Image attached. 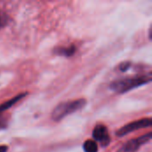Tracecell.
<instances>
[{"label":"cell","mask_w":152,"mask_h":152,"mask_svg":"<svg viewBox=\"0 0 152 152\" xmlns=\"http://www.w3.org/2000/svg\"><path fill=\"white\" fill-rule=\"evenodd\" d=\"M151 72L150 71L142 75L116 79L110 84V88L117 94H125L134 88L151 83Z\"/></svg>","instance_id":"obj_1"},{"label":"cell","mask_w":152,"mask_h":152,"mask_svg":"<svg viewBox=\"0 0 152 152\" xmlns=\"http://www.w3.org/2000/svg\"><path fill=\"white\" fill-rule=\"evenodd\" d=\"M86 105V101L85 99H77L73 101H68L58 104L52 112V119L54 121H60L65 117L77 112V110L83 109Z\"/></svg>","instance_id":"obj_2"},{"label":"cell","mask_w":152,"mask_h":152,"mask_svg":"<svg viewBox=\"0 0 152 152\" xmlns=\"http://www.w3.org/2000/svg\"><path fill=\"white\" fill-rule=\"evenodd\" d=\"M152 125L151 118H142L139 120H135L134 122H131L124 126H122L121 128H119L117 132H116V135L118 137H123L126 136V134L135 132L137 130L142 129V128H147V127H151Z\"/></svg>","instance_id":"obj_3"},{"label":"cell","mask_w":152,"mask_h":152,"mask_svg":"<svg viewBox=\"0 0 152 152\" xmlns=\"http://www.w3.org/2000/svg\"><path fill=\"white\" fill-rule=\"evenodd\" d=\"M152 137V133L150 132L146 134H143L138 138L132 139L126 142L118 152H138L142 146L147 144Z\"/></svg>","instance_id":"obj_4"},{"label":"cell","mask_w":152,"mask_h":152,"mask_svg":"<svg viewBox=\"0 0 152 152\" xmlns=\"http://www.w3.org/2000/svg\"><path fill=\"white\" fill-rule=\"evenodd\" d=\"M93 138L94 141L96 142H100L102 147L106 148L110 143V136L109 134L108 127L103 124H98L94 126L93 130Z\"/></svg>","instance_id":"obj_5"},{"label":"cell","mask_w":152,"mask_h":152,"mask_svg":"<svg viewBox=\"0 0 152 152\" xmlns=\"http://www.w3.org/2000/svg\"><path fill=\"white\" fill-rule=\"evenodd\" d=\"M27 94H28L27 92H25V93H20V94H19L18 95L14 96L13 98H12V99H10V100L4 102V103L0 104V115H1L3 112L6 111L7 110L11 109L15 103H17L19 101H20V100H21L22 98H24L25 96H27Z\"/></svg>","instance_id":"obj_6"},{"label":"cell","mask_w":152,"mask_h":152,"mask_svg":"<svg viewBox=\"0 0 152 152\" xmlns=\"http://www.w3.org/2000/svg\"><path fill=\"white\" fill-rule=\"evenodd\" d=\"M76 45H70L69 46H59L53 49V53L57 55L64 56V57H71L76 53Z\"/></svg>","instance_id":"obj_7"},{"label":"cell","mask_w":152,"mask_h":152,"mask_svg":"<svg viewBox=\"0 0 152 152\" xmlns=\"http://www.w3.org/2000/svg\"><path fill=\"white\" fill-rule=\"evenodd\" d=\"M83 149L85 152H98V144L94 140H87L84 142Z\"/></svg>","instance_id":"obj_8"},{"label":"cell","mask_w":152,"mask_h":152,"mask_svg":"<svg viewBox=\"0 0 152 152\" xmlns=\"http://www.w3.org/2000/svg\"><path fill=\"white\" fill-rule=\"evenodd\" d=\"M131 65H132V63H131L130 61H125V62H122V63L119 65L118 69H119V70H120V71L125 72V71H126L127 69H130Z\"/></svg>","instance_id":"obj_9"},{"label":"cell","mask_w":152,"mask_h":152,"mask_svg":"<svg viewBox=\"0 0 152 152\" xmlns=\"http://www.w3.org/2000/svg\"><path fill=\"white\" fill-rule=\"evenodd\" d=\"M7 17H6V15H4V14H3V13H1L0 12V29L2 28H4L6 24H7Z\"/></svg>","instance_id":"obj_10"},{"label":"cell","mask_w":152,"mask_h":152,"mask_svg":"<svg viewBox=\"0 0 152 152\" xmlns=\"http://www.w3.org/2000/svg\"><path fill=\"white\" fill-rule=\"evenodd\" d=\"M7 126V121L4 118H0V129H4Z\"/></svg>","instance_id":"obj_11"},{"label":"cell","mask_w":152,"mask_h":152,"mask_svg":"<svg viewBox=\"0 0 152 152\" xmlns=\"http://www.w3.org/2000/svg\"><path fill=\"white\" fill-rule=\"evenodd\" d=\"M8 147L6 145H0V152H7Z\"/></svg>","instance_id":"obj_12"}]
</instances>
